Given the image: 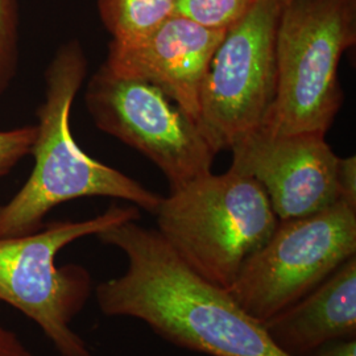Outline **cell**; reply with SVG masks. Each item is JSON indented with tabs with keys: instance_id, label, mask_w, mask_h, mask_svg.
<instances>
[{
	"instance_id": "6da1fadb",
	"label": "cell",
	"mask_w": 356,
	"mask_h": 356,
	"mask_svg": "<svg viewBox=\"0 0 356 356\" xmlns=\"http://www.w3.org/2000/svg\"><path fill=\"white\" fill-rule=\"evenodd\" d=\"M97 238L127 257L126 272L95 288L104 316L147 323L170 343L209 356H288L229 291L195 273L157 229L128 220Z\"/></svg>"
},
{
	"instance_id": "7a4b0ae2",
	"label": "cell",
	"mask_w": 356,
	"mask_h": 356,
	"mask_svg": "<svg viewBox=\"0 0 356 356\" xmlns=\"http://www.w3.org/2000/svg\"><path fill=\"white\" fill-rule=\"evenodd\" d=\"M88 67L78 40L61 45L48 65L45 99L36 111L38 135L31 149L35 166L23 188L0 206V238L33 234L53 209L86 197L119 198L156 214L163 197L90 157L73 138L72 106Z\"/></svg>"
},
{
	"instance_id": "3957f363",
	"label": "cell",
	"mask_w": 356,
	"mask_h": 356,
	"mask_svg": "<svg viewBox=\"0 0 356 356\" xmlns=\"http://www.w3.org/2000/svg\"><path fill=\"white\" fill-rule=\"evenodd\" d=\"M154 216L159 234L176 254L226 291L279 223L260 184L232 169L210 172L170 191Z\"/></svg>"
},
{
	"instance_id": "277c9868",
	"label": "cell",
	"mask_w": 356,
	"mask_h": 356,
	"mask_svg": "<svg viewBox=\"0 0 356 356\" xmlns=\"http://www.w3.org/2000/svg\"><path fill=\"white\" fill-rule=\"evenodd\" d=\"M356 42V0H291L276 36V89L259 129L326 135L343 92L339 64Z\"/></svg>"
},
{
	"instance_id": "5b68a950",
	"label": "cell",
	"mask_w": 356,
	"mask_h": 356,
	"mask_svg": "<svg viewBox=\"0 0 356 356\" xmlns=\"http://www.w3.org/2000/svg\"><path fill=\"white\" fill-rule=\"evenodd\" d=\"M139 219V207L113 204L91 219L51 222L29 235L0 238V301L32 319L60 355L92 356L70 329L89 300L91 276L76 264L57 267L56 256L81 238Z\"/></svg>"
},
{
	"instance_id": "8992f818",
	"label": "cell",
	"mask_w": 356,
	"mask_h": 356,
	"mask_svg": "<svg viewBox=\"0 0 356 356\" xmlns=\"http://www.w3.org/2000/svg\"><path fill=\"white\" fill-rule=\"evenodd\" d=\"M356 254V207L344 201L312 216L279 220L241 268L229 293L260 323L279 314Z\"/></svg>"
},
{
	"instance_id": "52a82bcc",
	"label": "cell",
	"mask_w": 356,
	"mask_h": 356,
	"mask_svg": "<svg viewBox=\"0 0 356 356\" xmlns=\"http://www.w3.org/2000/svg\"><path fill=\"white\" fill-rule=\"evenodd\" d=\"M291 0H257L225 32L207 67L197 126L214 153L261 127L276 89V36Z\"/></svg>"
},
{
	"instance_id": "ba28073f",
	"label": "cell",
	"mask_w": 356,
	"mask_h": 356,
	"mask_svg": "<svg viewBox=\"0 0 356 356\" xmlns=\"http://www.w3.org/2000/svg\"><path fill=\"white\" fill-rule=\"evenodd\" d=\"M85 103L94 124L151 160L170 191L211 172L216 153L197 123L151 83L102 64L88 82Z\"/></svg>"
},
{
	"instance_id": "9c48e42d",
	"label": "cell",
	"mask_w": 356,
	"mask_h": 356,
	"mask_svg": "<svg viewBox=\"0 0 356 356\" xmlns=\"http://www.w3.org/2000/svg\"><path fill=\"white\" fill-rule=\"evenodd\" d=\"M229 169L256 179L279 220L312 216L339 200V157L319 132L256 129L232 145Z\"/></svg>"
},
{
	"instance_id": "30bf717a",
	"label": "cell",
	"mask_w": 356,
	"mask_h": 356,
	"mask_svg": "<svg viewBox=\"0 0 356 356\" xmlns=\"http://www.w3.org/2000/svg\"><path fill=\"white\" fill-rule=\"evenodd\" d=\"M225 32L173 13L143 36L111 41L103 64L151 83L197 123L204 76Z\"/></svg>"
},
{
	"instance_id": "8fae6325",
	"label": "cell",
	"mask_w": 356,
	"mask_h": 356,
	"mask_svg": "<svg viewBox=\"0 0 356 356\" xmlns=\"http://www.w3.org/2000/svg\"><path fill=\"white\" fill-rule=\"evenodd\" d=\"M273 344L288 356L356 338V257L346 260L313 292L263 322Z\"/></svg>"
},
{
	"instance_id": "7c38bea8",
	"label": "cell",
	"mask_w": 356,
	"mask_h": 356,
	"mask_svg": "<svg viewBox=\"0 0 356 356\" xmlns=\"http://www.w3.org/2000/svg\"><path fill=\"white\" fill-rule=\"evenodd\" d=\"M111 41H128L149 32L175 13L176 0H97Z\"/></svg>"
},
{
	"instance_id": "4fadbf2b",
	"label": "cell",
	"mask_w": 356,
	"mask_h": 356,
	"mask_svg": "<svg viewBox=\"0 0 356 356\" xmlns=\"http://www.w3.org/2000/svg\"><path fill=\"white\" fill-rule=\"evenodd\" d=\"M257 0H176L175 13L209 29L227 31Z\"/></svg>"
},
{
	"instance_id": "5bb4252c",
	"label": "cell",
	"mask_w": 356,
	"mask_h": 356,
	"mask_svg": "<svg viewBox=\"0 0 356 356\" xmlns=\"http://www.w3.org/2000/svg\"><path fill=\"white\" fill-rule=\"evenodd\" d=\"M19 65L16 0H0V95L10 89Z\"/></svg>"
},
{
	"instance_id": "9a60e30c",
	"label": "cell",
	"mask_w": 356,
	"mask_h": 356,
	"mask_svg": "<svg viewBox=\"0 0 356 356\" xmlns=\"http://www.w3.org/2000/svg\"><path fill=\"white\" fill-rule=\"evenodd\" d=\"M38 135L36 124L0 131V178L7 176L31 149Z\"/></svg>"
},
{
	"instance_id": "2e32d148",
	"label": "cell",
	"mask_w": 356,
	"mask_h": 356,
	"mask_svg": "<svg viewBox=\"0 0 356 356\" xmlns=\"http://www.w3.org/2000/svg\"><path fill=\"white\" fill-rule=\"evenodd\" d=\"M339 200L356 207V157H339L337 169Z\"/></svg>"
},
{
	"instance_id": "e0dca14e",
	"label": "cell",
	"mask_w": 356,
	"mask_h": 356,
	"mask_svg": "<svg viewBox=\"0 0 356 356\" xmlns=\"http://www.w3.org/2000/svg\"><path fill=\"white\" fill-rule=\"evenodd\" d=\"M0 356H32L19 335L6 326L0 310Z\"/></svg>"
},
{
	"instance_id": "ac0fdd59",
	"label": "cell",
	"mask_w": 356,
	"mask_h": 356,
	"mask_svg": "<svg viewBox=\"0 0 356 356\" xmlns=\"http://www.w3.org/2000/svg\"><path fill=\"white\" fill-rule=\"evenodd\" d=\"M313 354L314 356H356L355 338L334 341L319 347Z\"/></svg>"
}]
</instances>
